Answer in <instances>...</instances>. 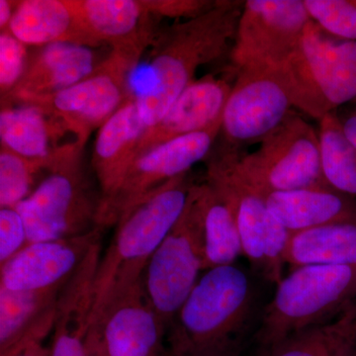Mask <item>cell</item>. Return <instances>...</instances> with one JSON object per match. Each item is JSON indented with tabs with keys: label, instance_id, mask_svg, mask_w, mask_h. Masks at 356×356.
I'll return each instance as SVG.
<instances>
[{
	"label": "cell",
	"instance_id": "6da1fadb",
	"mask_svg": "<svg viewBox=\"0 0 356 356\" xmlns=\"http://www.w3.org/2000/svg\"><path fill=\"white\" fill-rule=\"evenodd\" d=\"M245 1L219 0L197 17L159 31L149 58V83L135 95L147 127L156 125L194 81L201 65L218 60L235 41Z\"/></svg>",
	"mask_w": 356,
	"mask_h": 356
},
{
	"label": "cell",
	"instance_id": "7a4b0ae2",
	"mask_svg": "<svg viewBox=\"0 0 356 356\" xmlns=\"http://www.w3.org/2000/svg\"><path fill=\"white\" fill-rule=\"evenodd\" d=\"M254 288L245 269L229 264L208 269L173 318L166 353L242 350L254 307Z\"/></svg>",
	"mask_w": 356,
	"mask_h": 356
},
{
	"label": "cell",
	"instance_id": "3957f363",
	"mask_svg": "<svg viewBox=\"0 0 356 356\" xmlns=\"http://www.w3.org/2000/svg\"><path fill=\"white\" fill-rule=\"evenodd\" d=\"M193 184L188 172L173 178L140 201L117 222L95 280V314L144 275L159 245L181 216Z\"/></svg>",
	"mask_w": 356,
	"mask_h": 356
},
{
	"label": "cell",
	"instance_id": "277c9868",
	"mask_svg": "<svg viewBox=\"0 0 356 356\" xmlns=\"http://www.w3.org/2000/svg\"><path fill=\"white\" fill-rule=\"evenodd\" d=\"M276 286L257 334L266 353L290 337L325 327L343 314L356 300V267H295Z\"/></svg>",
	"mask_w": 356,
	"mask_h": 356
},
{
	"label": "cell",
	"instance_id": "5b68a950",
	"mask_svg": "<svg viewBox=\"0 0 356 356\" xmlns=\"http://www.w3.org/2000/svg\"><path fill=\"white\" fill-rule=\"evenodd\" d=\"M280 69L293 106L312 118L356 99V42L334 38L313 21Z\"/></svg>",
	"mask_w": 356,
	"mask_h": 356
},
{
	"label": "cell",
	"instance_id": "8992f818",
	"mask_svg": "<svg viewBox=\"0 0 356 356\" xmlns=\"http://www.w3.org/2000/svg\"><path fill=\"white\" fill-rule=\"evenodd\" d=\"M84 147L72 145L15 209L24 221L28 243L83 235L96 227L100 199L84 173Z\"/></svg>",
	"mask_w": 356,
	"mask_h": 356
},
{
	"label": "cell",
	"instance_id": "52a82bcc",
	"mask_svg": "<svg viewBox=\"0 0 356 356\" xmlns=\"http://www.w3.org/2000/svg\"><path fill=\"white\" fill-rule=\"evenodd\" d=\"M204 261V184H193L181 216L154 252L143 275L147 295L168 330L197 283Z\"/></svg>",
	"mask_w": 356,
	"mask_h": 356
},
{
	"label": "cell",
	"instance_id": "ba28073f",
	"mask_svg": "<svg viewBox=\"0 0 356 356\" xmlns=\"http://www.w3.org/2000/svg\"><path fill=\"white\" fill-rule=\"evenodd\" d=\"M257 151L238 154V170L259 191H285L330 186L322 166L320 136L292 110Z\"/></svg>",
	"mask_w": 356,
	"mask_h": 356
},
{
	"label": "cell",
	"instance_id": "9c48e42d",
	"mask_svg": "<svg viewBox=\"0 0 356 356\" xmlns=\"http://www.w3.org/2000/svg\"><path fill=\"white\" fill-rule=\"evenodd\" d=\"M140 57L110 50L90 76L55 95L33 98L35 105L60 122L81 146L128 99V79Z\"/></svg>",
	"mask_w": 356,
	"mask_h": 356
},
{
	"label": "cell",
	"instance_id": "30bf717a",
	"mask_svg": "<svg viewBox=\"0 0 356 356\" xmlns=\"http://www.w3.org/2000/svg\"><path fill=\"white\" fill-rule=\"evenodd\" d=\"M222 123L177 138L138 156L129 168L117 191L99 203L96 226L117 225L128 211L152 192L173 178L189 172L192 166L209 154Z\"/></svg>",
	"mask_w": 356,
	"mask_h": 356
},
{
	"label": "cell",
	"instance_id": "8fae6325",
	"mask_svg": "<svg viewBox=\"0 0 356 356\" xmlns=\"http://www.w3.org/2000/svg\"><path fill=\"white\" fill-rule=\"evenodd\" d=\"M294 106L280 67L250 65L236 70L221 132L228 146L259 143L282 123Z\"/></svg>",
	"mask_w": 356,
	"mask_h": 356
},
{
	"label": "cell",
	"instance_id": "7c38bea8",
	"mask_svg": "<svg viewBox=\"0 0 356 356\" xmlns=\"http://www.w3.org/2000/svg\"><path fill=\"white\" fill-rule=\"evenodd\" d=\"M310 22L303 0H247L231 51L234 67H280L296 50Z\"/></svg>",
	"mask_w": 356,
	"mask_h": 356
},
{
	"label": "cell",
	"instance_id": "4fadbf2b",
	"mask_svg": "<svg viewBox=\"0 0 356 356\" xmlns=\"http://www.w3.org/2000/svg\"><path fill=\"white\" fill-rule=\"evenodd\" d=\"M240 149L222 147L207 163L206 182L214 187L235 214L243 255L262 273L267 242L286 229L271 214L261 192L238 170Z\"/></svg>",
	"mask_w": 356,
	"mask_h": 356
},
{
	"label": "cell",
	"instance_id": "5bb4252c",
	"mask_svg": "<svg viewBox=\"0 0 356 356\" xmlns=\"http://www.w3.org/2000/svg\"><path fill=\"white\" fill-rule=\"evenodd\" d=\"M107 356H161L168 327L159 317L143 277L107 301L93 317Z\"/></svg>",
	"mask_w": 356,
	"mask_h": 356
},
{
	"label": "cell",
	"instance_id": "9a60e30c",
	"mask_svg": "<svg viewBox=\"0 0 356 356\" xmlns=\"http://www.w3.org/2000/svg\"><path fill=\"white\" fill-rule=\"evenodd\" d=\"M103 229L96 226L74 238L27 243L0 266V288L30 292L65 286L93 245L100 242Z\"/></svg>",
	"mask_w": 356,
	"mask_h": 356
},
{
	"label": "cell",
	"instance_id": "2e32d148",
	"mask_svg": "<svg viewBox=\"0 0 356 356\" xmlns=\"http://www.w3.org/2000/svg\"><path fill=\"white\" fill-rule=\"evenodd\" d=\"M84 29L96 46L140 57L159 31L143 0H72Z\"/></svg>",
	"mask_w": 356,
	"mask_h": 356
},
{
	"label": "cell",
	"instance_id": "e0dca14e",
	"mask_svg": "<svg viewBox=\"0 0 356 356\" xmlns=\"http://www.w3.org/2000/svg\"><path fill=\"white\" fill-rule=\"evenodd\" d=\"M232 88L228 81L212 76L194 81L163 118L147 128L136 149L135 159L159 145L222 123Z\"/></svg>",
	"mask_w": 356,
	"mask_h": 356
},
{
	"label": "cell",
	"instance_id": "ac0fdd59",
	"mask_svg": "<svg viewBox=\"0 0 356 356\" xmlns=\"http://www.w3.org/2000/svg\"><path fill=\"white\" fill-rule=\"evenodd\" d=\"M102 62L96 60L93 48L83 44L55 43L42 47L28 60L16 88L1 99V107L60 92L90 76Z\"/></svg>",
	"mask_w": 356,
	"mask_h": 356
},
{
	"label": "cell",
	"instance_id": "d6986e66",
	"mask_svg": "<svg viewBox=\"0 0 356 356\" xmlns=\"http://www.w3.org/2000/svg\"><path fill=\"white\" fill-rule=\"evenodd\" d=\"M147 125L135 95L98 129L93 147L92 166L100 185V202L118 188L135 161L136 149Z\"/></svg>",
	"mask_w": 356,
	"mask_h": 356
},
{
	"label": "cell",
	"instance_id": "ffe728a7",
	"mask_svg": "<svg viewBox=\"0 0 356 356\" xmlns=\"http://www.w3.org/2000/svg\"><path fill=\"white\" fill-rule=\"evenodd\" d=\"M259 192L271 214L291 235L329 225L356 222L355 199L332 186Z\"/></svg>",
	"mask_w": 356,
	"mask_h": 356
},
{
	"label": "cell",
	"instance_id": "44dd1931",
	"mask_svg": "<svg viewBox=\"0 0 356 356\" xmlns=\"http://www.w3.org/2000/svg\"><path fill=\"white\" fill-rule=\"evenodd\" d=\"M8 32L26 46L72 43L97 47L81 24L72 0L16 1Z\"/></svg>",
	"mask_w": 356,
	"mask_h": 356
},
{
	"label": "cell",
	"instance_id": "7402d4cb",
	"mask_svg": "<svg viewBox=\"0 0 356 356\" xmlns=\"http://www.w3.org/2000/svg\"><path fill=\"white\" fill-rule=\"evenodd\" d=\"M65 133H67V130L60 122L35 105L1 107V147L25 158L44 159L51 156L63 147L57 145V140Z\"/></svg>",
	"mask_w": 356,
	"mask_h": 356
},
{
	"label": "cell",
	"instance_id": "603a6c76",
	"mask_svg": "<svg viewBox=\"0 0 356 356\" xmlns=\"http://www.w3.org/2000/svg\"><path fill=\"white\" fill-rule=\"evenodd\" d=\"M285 264L293 268L307 264L356 267V222L329 225L292 234Z\"/></svg>",
	"mask_w": 356,
	"mask_h": 356
},
{
	"label": "cell",
	"instance_id": "cb8c5ba5",
	"mask_svg": "<svg viewBox=\"0 0 356 356\" xmlns=\"http://www.w3.org/2000/svg\"><path fill=\"white\" fill-rule=\"evenodd\" d=\"M205 261L203 270L235 264L243 254L235 214L219 192L204 182Z\"/></svg>",
	"mask_w": 356,
	"mask_h": 356
},
{
	"label": "cell",
	"instance_id": "d4e9b609",
	"mask_svg": "<svg viewBox=\"0 0 356 356\" xmlns=\"http://www.w3.org/2000/svg\"><path fill=\"white\" fill-rule=\"evenodd\" d=\"M318 136L325 179L332 188L356 200V149L344 136L337 112L320 121Z\"/></svg>",
	"mask_w": 356,
	"mask_h": 356
},
{
	"label": "cell",
	"instance_id": "484cf974",
	"mask_svg": "<svg viewBox=\"0 0 356 356\" xmlns=\"http://www.w3.org/2000/svg\"><path fill=\"white\" fill-rule=\"evenodd\" d=\"M63 288L30 292L0 288V348L17 339L55 305Z\"/></svg>",
	"mask_w": 356,
	"mask_h": 356
},
{
	"label": "cell",
	"instance_id": "4316f807",
	"mask_svg": "<svg viewBox=\"0 0 356 356\" xmlns=\"http://www.w3.org/2000/svg\"><path fill=\"white\" fill-rule=\"evenodd\" d=\"M70 144L58 149L44 159H29L0 149V207L15 208L32 193L37 175L43 170H51L62 158Z\"/></svg>",
	"mask_w": 356,
	"mask_h": 356
},
{
	"label": "cell",
	"instance_id": "83f0119b",
	"mask_svg": "<svg viewBox=\"0 0 356 356\" xmlns=\"http://www.w3.org/2000/svg\"><path fill=\"white\" fill-rule=\"evenodd\" d=\"M311 21L327 34L356 42V0H303Z\"/></svg>",
	"mask_w": 356,
	"mask_h": 356
},
{
	"label": "cell",
	"instance_id": "f1b7e54d",
	"mask_svg": "<svg viewBox=\"0 0 356 356\" xmlns=\"http://www.w3.org/2000/svg\"><path fill=\"white\" fill-rule=\"evenodd\" d=\"M26 44L8 31L0 33V90L6 98L19 83L27 67Z\"/></svg>",
	"mask_w": 356,
	"mask_h": 356
},
{
	"label": "cell",
	"instance_id": "f546056e",
	"mask_svg": "<svg viewBox=\"0 0 356 356\" xmlns=\"http://www.w3.org/2000/svg\"><path fill=\"white\" fill-rule=\"evenodd\" d=\"M322 331L331 356H356V313L350 307Z\"/></svg>",
	"mask_w": 356,
	"mask_h": 356
},
{
	"label": "cell",
	"instance_id": "4dcf8cb0",
	"mask_svg": "<svg viewBox=\"0 0 356 356\" xmlns=\"http://www.w3.org/2000/svg\"><path fill=\"white\" fill-rule=\"evenodd\" d=\"M27 243V232L19 212L13 207L0 208V266Z\"/></svg>",
	"mask_w": 356,
	"mask_h": 356
},
{
	"label": "cell",
	"instance_id": "1f68e13d",
	"mask_svg": "<svg viewBox=\"0 0 356 356\" xmlns=\"http://www.w3.org/2000/svg\"><path fill=\"white\" fill-rule=\"evenodd\" d=\"M266 356H331L322 327L290 337L266 353Z\"/></svg>",
	"mask_w": 356,
	"mask_h": 356
},
{
	"label": "cell",
	"instance_id": "d6a6232c",
	"mask_svg": "<svg viewBox=\"0 0 356 356\" xmlns=\"http://www.w3.org/2000/svg\"><path fill=\"white\" fill-rule=\"evenodd\" d=\"M217 1L211 0H143L149 13L156 17L191 19L209 10Z\"/></svg>",
	"mask_w": 356,
	"mask_h": 356
},
{
	"label": "cell",
	"instance_id": "836d02e7",
	"mask_svg": "<svg viewBox=\"0 0 356 356\" xmlns=\"http://www.w3.org/2000/svg\"><path fill=\"white\" fill-rule=\"evenodd\" d=\"M86 356H107L103 346L102 332L96 324L91 325L86 341Z\"/></svg>",
	"mask_w": 356,
	"mask_h": 356
},
{
	"label": "cell",
	"instance_id": "e575fe53",
	"mask_svg": "<svg viewBox=\"0 0 356 356\" xmlns=\"http://www.w3.org/2000/svg\"><path fill=\"white\" fill-rule=\"evenodd\" d=\"M337 116H339V122H341L344 136L356 149V105L341 116H339V115H337Z\"/></svg>",
	"mask_w": 356,
	"mask_h": 356
},
{
	"label": "cell",
	"instance_id": "d590c367",
	"mask_svg": "<svg viewBox=\"0 0 356 356\" xmlns=\"http://www.w3.org/2000/svg\"><path fill=\"white\" fill-rule=\"evenodd\" d=\"M15 8L16 1L0 0V30H1V33L8 31Z\"/></svg>",
	"mask_w": 356,
	"mask_h": 356
},
{
	"label": "cell",
	"instance_id": "8d00e7d4",
	"mask_svg": "<svg viewBox=\"0 0 356 356\" xmlns=\"http://www.w3.org/2000/svg\"><path fill=\"white\" fill-rule=\"evenodd\" d=\"M44 341H37L30 344L21 356H50V350L44 348Z\"/></svg>",
	"mask_w": 356,
	"mask_h": 356
},
{
	"label": "cell",
	"instance_id": "74e56055",
	"mask_svg": "<svg viewBox=\"0 0 356 356\" xmlns=\"http://www.w3.org/2000/svg\"><path fill=\"white\" fill-rule=\"evenodd\" d=\"M242 350L227 351V353H185V355H175V353H163L161 356H241Z\"/></svg>",
	"mask_w": 356,
	"mask_h": 356
},
{
	"label": "cell",
	"instance_id": "f35d334b",
	"mask_svg": "<svg viewBox=\"0 0 356 356\" xmlns=\"http://www.w3.org/2000/svg\"><path fill=\"white\" fill-rule=\"evenodd\" d=\"M350 309L351 311L355 312L356 313V300L355 302H353V304L350 306Z\"/></svg>",
	"mask_w": 356,
	"mask_h": 356
}]
</instances>
